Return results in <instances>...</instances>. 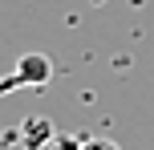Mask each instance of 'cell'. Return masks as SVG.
<instances>
[{
  "label": "cell",
  "instance_id": "2",
  "mask_svg": "<svg viewBox=\"0 0 154 150\" xmlns=\"http://www.w3.org/2000/svg\"><path fill=\"white\" fill-rule=\"evenodd\" d=\"M53 118H45V114H32V118L20 122V146L24 150H49V142H53Z\"/></svg>",
  "mask_w": 154,
  "mask_h": 150
},
{
  "label": "cell",
  "instance_id": "4",
  "mask_svg": "<svg viewBox=\"0 0 154 150\" xmlns=\"http://www.w3.org/2000/svg\"><path fill=\"white\" fill-rule=\"evenodd\" d=\"M81 150H122V146H118L114 138H89V134H85V142H81Z\"/></svg>",
  "mask_w": 154,
  "mask_h": 150
},
{
  "label": "cell",
  "instance_id": "1",
  "mask_svg": "<svg viewBox=\"0 0 154 150\" xmlns=\"http://www.w3.org/2000/svg\"><path fill=\"white\" fill-rule=\"evenodd\" d=\"M53 81V57H45V53H20L16 57V69H12V77L8 81H0V93H8V89H41V85H49Z\"/></svg>",
  "mask_w": 154,
  "mask_h": 150
},
{
  "label": "cell",
  "instance_id": "3",
  "mask_svg": "<svg viewBox=\"0 0 154 150\" xmlns=\"http://www.w3.org/2000/svg\"><path fill=\"white\" fill-rule=\"evenodd\" d=\"M81 142H85L81 134H53L49 150H81Z\"/></svg>",
  "mask_w": 154,
  "mask_h": 150
}]
</instances>
